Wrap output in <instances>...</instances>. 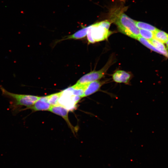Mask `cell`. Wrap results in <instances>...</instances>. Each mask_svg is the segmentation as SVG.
Returning a JSON list of instances; mask_svg holds the SVG:
<instances>
[{
    "label": "cell",
    "instance_id": "cell-4",
    "mask_svg": "<svg viewBox=\"0 0 168 168\" xmlns=\"http://www.w3.org/2000/svg\"><path fill=\"white\" fill-rule=\"evenodd\" d=\"M91 36L95 42L106 39L111 32L103 27L100 22L90 26Z\"/></svg>",
    "mask_w": 168,
    "mask_h": 168
},
{
    "label": "cell",
    "instance_id": "cell-13",
    "mask_svg": "<svg viewBox=\"0 0 168 168\" xmlns=\"http://www.w3.org/2000/svg\"><path fill=\"white\" fill-rule=\"evenodd\" d=\"M62 94V91L48 96L49 102L51 106L58 105V101Z\"/></svg>",
    "mask_w": 168,
    "mask_h": 168
},
{
    "label": "cell",
    "instance_id": "cell-10",
    "mask_svg": "<svg viewBox=\"0 0 168 168\" xmlns=\"http://www.w3.org/2000/svg\"><path fill=\"white\" fill-rule=\"evenodd\" d=\"M89 26L85 27L78 30L73 34L68 36L65 40L68 39H78L82 38L87 35Z\"/></svg>",
    "mask_w": 168,
    "mask_h": 168
},
{
    "label": "cell",
    "instance_id": "cell-1",
    "mask_svg": "<svg viewBox=\"0 0 168 168\" xmlns=\"http://www.w3.org/2000/svg\"><path fill=\"white\" fill-rule=\"evenodd\" d=\"M2 95L10 100L9 108L14 114L21 111L23 107H26L22 110H27L33 105L40 97L30 95L21 94L10 92L0 86Z\"/></svg>",
    "mask_w": 168,
    "mask_h": 168
},
{
    "label": "cell",
    "instance_id": "cell-15",
    "mask_svg": "<svg viewBox=\"0 0 168 168\" xmlns=\"http://www.w3.org/2000/svg\"><path fill=\"white\" fill-rule=\"evenodd\" d=\"M100 24L104 27L109 30L110 25V22L107 21H104L100 22Z\"/></svg>",
    "mask_w": 168,
    "mask_h": 168
},
{
    "label": "cell",
    "instance_id": "cell-16",
    "mask_svg": "<svg viewBox=\"0 0 168 168\" xmlns=\"http://www.w3.org/2000/svg\"><path fill=\"white\" fill-rule=\"evenodd\" d=\"M166 46H167V47H168V40L166 42Z\"/></svg>",
    "mask_w": 168,
    "mask_h": 168
},
{
    "label": "cell",
    "instance_id": "cell-14",
    "mask_svg": "<svg viewBox=\"0 0 168 168\" xmlns=\"http://www.w3.org/2000/svg\"><path fill=\"white\" fill-rule=\"evenodd\" d=\"M140 36L148 40L154 38V32L144 29H139Z\"/></svg>",
    "mask_w": 168,
    "mask_h": 168
},
{
    "label": "cell",
    "instance_id": "cell-9",
    "mask_svg": "<svg viewBox=\"0 0 168 168\" xmlns=\"http://www.w3.org/2000/svg\"><path fill=\"white\" fill-rule=\"evenodd\" d=\"M130 74L123 70H118L112 75L114 81L118 83H127L130 78Z\"/></svg>",
    "mask_w": 168,
    "mask_h": 168
},
{
    "label": "cell",
    "instance_id": "cell-8",
    "mask_svg": "<svg viewBox=\"0 0 168 168\" xmlns=\"http://www.w3.org/2000/svg\"><path fill=\"white\" fill-rule=\"evenodd\" d=\"M102 84V82L97 80L87 83L83 97L90 95L98 91Z\"/></svg>",
    "mask_w": 168,
    "mask_h": 168
},
{
    "label": "cell",
    "instance_id": "cell-2",
    "mask_svg": "<svg viewBox=\"0 0 168 168\" xmlns=\"http://www.w3.org/2000/svg\"><path fill=\"white\" fill-rule=\"evenodd\" d=\"M115 22L119 30L124 34L136 39L140 36L139 29L136 26L135 21L124 13L117 14Z\"/></svg>",
    "mask_w": 168,
    "mask_h": 168
},
{
    "label": "cell",
    "instance_id": "cell-6",
    "mask_svg": "<svg viewBox=\"0 0 168 168\" xmlns=\"http://www.w3.org/2000/svg\"><path fill=\"white\" fill-rule=\"evenodd\" d=\"M49 102L48 96L40 97L34 104L27 109H30L34 111L49 110L51 107Z\"/></svg>",
    "mask_w": 168,
    "mask_h": 168
},
{
    "label": "cell",
    "instance_id": "cell-3",
    "mask_svg": "<svg viewBox=\"0 0 168 168\" xmlns=\"http://www.w3.org/2000/svg\"><path fill=\"white\" fill-rule=\"evenodd\" d=\"M72 87H71L62 91V94L58 101V105L64 107L68 110L74 109L77 104L75 100V96L72 92Z\"/></svg>",
    "mask_w": 168,
    "mask_h": 168
},
{
    "label": "cell",
    "instance_id": "cell-7",
    "mask_svg": "<svg viewBox=\"0 0 168 168\" xmlns=\"http://www.w3.org/2000/svg\"><path fill=\"white\" fill-rule=\"evenodd\" d=\"M50 112L62 117L68 123V125L71 129L72 126L70 124L68 118L69 110L59 105L52 106L49 110Z\"/></svg>",
    "mask_w": 168,
    "mask_h": 168
},
{
    "label": "cell",
    "instance_id": "cell-5",
    "mask_svg": "<svg viewBox=\"0 0 168 168\" xmlns=\"http://www.w3.org/2000/svg\"><path fill=\"white\" fill-rule=\"evenodd\" d=\"M108 65H106L100 70L92 71L84 75L77 81L76 84H87L100 79L105 75L108 68Z\"/></svg>",
    "mask_w": 168,
    "mask_h": 168
},
{
    "label": "cell",
    "instance_id": "cell-12",
    "mask_svg": "<svg viewBox=\"0 0 168 168\" xmlns=\"http://www.w3.org/2000/svg\"><path fill=\"white\" fill-rule=\"evenodd\" d=\"M136 26L139 29H142L155 32L158 29L147 23L135 21Z\"/></svg>",
    "mask_w": 168,
    "mask_h": 168
},
{
    "label": "cell",
    "instance_id": "cell-11",
    "mask_svg": "<svg viewBox=\"0 0 168 168\" xmlns=\"http://www.w3.org/2000/svg\"><path fill=\"white\" fill-rule=\"evenodd\" d=\"M154 38L163 43H166L168 40V34L157 29L154 32Z\"/></svg>",
    "mask_w": 168,
    "mask_h": 168
}]
</instances>
